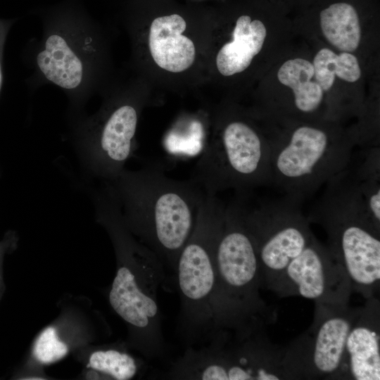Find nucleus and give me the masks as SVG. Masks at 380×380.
Segmentation results:
<instances>
[{
	"instance_id": "7ed1b4c3",
	"label": "nucleus",
	"mask_w": 380,
	"mask_h": 380,
	"mask_svg": "<svg viewBox=\"0 0 380 380\" xmlns=\"http://www.w3.org/2000/svg\"><path fill=\"white\" fill-rule=\"evenodd\" d=\"M308 220L323 227L327 247L343 266L352 291L375 297L380 281V225L369 216L351 163L329 180Z\"/></svg>"
},
{
	"instance_id": "f257e3e1",
	"label": "nucleus",
	"mask_w": 380,
	"mask_h": 380,
	"mask_svg": "<svg viewBox=\"0 0 380 380\" xmlns=\"http://www.w3.org/2000/svg\"><path fill=\"white\" fill-rule=\"evenodd\" d=\"M98 222L114 246L118 268L108 294L110 306L129 328V344L149 360H161L168 347L163 331L158 290L166 278L158 255L125 224L116 198L108 191L92 196Z\"/></svg>"
},
{
	"instance_id": "9b49d317",
	"label": "nucleus",
	"mask_w": 380,
	"mask_h": 380,
	"mask_svg": "<svg viewBox=\"0 0 380 380\" xmlns=\"http://www.w3.org/2000/svg\"><path fill=\"white\" fill-rule=\"evenodd\" d=\"M245 225L256 249L263 287L273 290L289 263L313 235L300 203L282 198L248 206L241 194L236 198Z\"/></svg>"
},
{
	"instance_id": "4468645a",
	"label": "nucleus",
	"mask_w": 380,
	"mask_h": 380,
	"mask_svg": "<svg viewBox=\"0 0 380 380\" xmlns=\"http://www.w3.org/2000/svg\"><path fill=\"white\" fill-rule=\"evenodd\" d=\"M379 302L367 299L347 337L338 379H380Z\"/></svg>"
},
{
	"instance_id": "6ab92c4d",
	"label": "nucleus",
	"mask_w": 380,
	"mask_h": 380,
	"mask_svg": "<svg viewBox=\"0 0 380 380\" xmlns=\"http://www.w3.org/2000/svg\"><path fill=\"white\" fill-rule=\"evenodd\" d=\"M360 158L351 164L355 170L366 209L373 221L380 225V149L377 145L361 149Z\"/></svg>"
},
{
	"instance_id": "423d86ee",
	"label": "nucleus",
	"mask_w": 380,
	"mask_h": 380,
	"mask_svg": "<svg viewBox=\"0 0 380 380\" xmlns=\"http://www.w3.org/2000/svg\"><path fill=\"white\" fill-rule=\"evenodd\" d=\"M225 205L206 195L191 236L177 260L175 276L180 298L177 333L186 347L203 344L213 331L215 256Z\"/></svg>"
},
{
	"instance_id": "dca6fc26",
	"label": "nucleus",
	"mask_w": 380,
	"mask_h": 380,
	"mask_svg": "<svg viewBox=\"0 0 380 380\" xmlns=\"http://www.w3.org/2000/svg\"><path fill=\"white\" fill-rule=\"evenodd\" d=\"M266 28L259 20L248 15L240 16L233 30V40L224 44L216 56V66L224 76H232L245 70L260 51Z\"/></svg>"
},
{
	"instance_id": "4be33fe9",
	"label": "nucleus",
	"mask_w": 380,
	"mask_h": 380,
	"mask_svg": "<svg viewBox=\"0 0 380 380\" xmlns=\"http://www.w3.org/2000/svg\"><path fill=\"white\" fill-rule=\"evenodd\" d=\"M68 352L67 345L61 341L53 327L46 328L37 337L33 353L37 361L51 364L63 358Z\"/></svg>"
},
{
	"instance_id": "f8f14e48",
	"label": "nucleus",
	"mask_w": 380,
	"mask_h": 380,
	"mask_svg": "<svg viewBox=\"0 0 380 380\" xmlns=\"http://www.w3.org/2000/svg\"><path fill=\"white\" fill-rule=\"evenodd\" d=\"M315 320L305 334L285 348L292 379L338 377L348 334L361 308L315 303Z\"/></svg>"
},
{
	"instance_id": "f03ea898",
	"label": "nucleus",
	"mask_w": 380,
	"mask_h": 380,
	"mask_svg": "<svg viewBox=\"0 0 380 380\" xmlns=\"http://www.w3.org/2000/svg\"><path fill=\"white\" fill-rule=\"evenodd\" d=\"M106 183L130 232L175 274L179 255L194 229L206 194L193 179L167 177L160 165L124 169Z\"/></svg>"
},
{
	"instance_id": "412c9836",
	"label": "nucleus",
	"mask_w": 380,
	"mask_h": 380,
	"mask_svg": "<svg viewBox=\"0 0 380 380\" xmlns=\"http://www.w3.org/2000/svg\"><path fill=\"white\" fill-rule=\"evenodd\" d=\"M146 363L118 348L94 351L89 358V367L113 379L129 380L138 375Z\"/></svg>"
},
{
	"instance_id": "9d476101",
	"label": "nucleus",
	"mask_w": 380,
	"mask_h": 380,
	"mask_svg": "<svg viewBox=\"0 0 380 380\" xmlns=\"http://www.w3.org/2000/svg\"><path fill=\"white\" fill-rule=\"evenodd\" d=\"M129 97L107 100L91 115L71 119V139L86 175L103 182L115 180L137 148L140 107Z\"/></svg>"
},
{
	"instance_id": "f3484780",
	"label": "nucleus",
	"mask_w": 380,
	"mask_h": 380,
	"mask_svg": "<svg viewBox=\"0 0 380 380\" xmlns=\"http://www.w3.org/2000/svg\"><path fill=\"white\" fill-rule=\"evenodd\" d=\"M313 77L312 64L303 58L286 61L277 72L279 81L292 89L295 108L304 114L315 113L323 99L324 91L316 81L311 80Z\"/></svg>"
},
{
	"instance_id": "ddd939ff",
	"label": "nucleus",
	"mask_w": 380,
	"mask_h": 380,
	"mask_svg": "<svg viewBox=\"0 0 380 380\" xmlns=\"http://www.w3.org/2000/svg\"><path fill=\"white\" fill-rule=\"evenodd\" d=\"M272 291L281 297L300 296L315 303L348 305L352 288L343 266L313 234Z\"/></svg>"
},
{
	"instance_id": "2eb2a0df",
	"label": "nucleus",
	"mask_w": 380,
	"mask_h": 380,
	"mask_svg": "<svg viewBox=\"0 0 380 380\" xmlns=\"http://www.w3.org/2000/svg\"><path fill=\"white\" fill-rule=\"evenodd\" d=\"M186 27L178 14L160 16L151 24L148 49L156 64L170 72L189 69L196 58V48L191 39L182 33Z\"/></svg>"
},
{
	"instance_id": "20e7f679",
	"label": "nucleus",
	"mask_w": 380,
	"mask_h": 380,
	"mask_svg": "<svg viewBox=\"0 0 380 380\" xmlns=\"http://www.w3.org/2000/svg\"><path fill=\"white\" fill-rule=\"evenodd\" d=\"M30 87L51 84L68 101V118L84 108L101 84L105 63L101 30L85 20L47 21L28 48Z\"/></svg>"
},
{
	"instance_id": "0eeeda50",
	"label": "nucleus",
	"mask_w": 380,
	"mask_h": 380,
	"mask_svg": "<svg viewBox=\"0 0 380 380\" xmlns=\"http://www.w3.org/2000/svg\"><path fill=\"white\" fill-rule=\"evenodd\" d=\"M285 348L272 345L264 329H219L199 346L186 347L161 377L179 380L290 379Z\"/></svg>"
},
{
	"instance_id": "39448f33",
	"label": "nucleus",
	"mask_w": 380,
	"mask_h": 380,
	"mask_svg": "<svg viewBox=\"0 0 380 380\" xmlns=\"http://www.w3.org/2000/svg\"><path fill=\"white\" fill-rule=\"evenodd\" d=\"M215 270L213 333L265 328L271 313L260 295L263 287L260 263L236 198L225 205Z\"/></svg>"
},
{
	"instance_id": "aec40b11",
	"label": "nucleus",
	"mask_w": 380,
	"mask_h": 380,
	"mask_svg": "<svg viewBox=\"0 0 380 380\" xmlns=\"http://www.w3.org/2000/svg\"><path fill=\"white\" fill-rule=\"evenodd\" d=\"M312 65L315 81L323 91L331 88L335 76L346 82H354L361 75L357 58L349 52L337 55L329 49H322L315 56Z\"/></svg>"
},
{
	"instance_id": "6e6552de",
	"label": "nucleus",
	"mask_w": 380,
	"mask_h": 380,
	"mask_svg": "<svg viewBox=\"0 0 380 380\" xmlns=\"http://www.w3.org/2000/svg\"><path fill=\"white\" fill-rule=\"evenodd\" d=\"M271 185L301 203L349 165L354 141L320 127L302 125L269 140Z\"/></svg>"
},
{
	"instance_id": "1a4fd4ad",
	"label": "nucleus",
	"mask_w": 380,
	"mask_h": 380,
	"mask_svg": "<svg viewBox=\"0 0 380 380\" xmlns=\"http://www.w3.org/2000/svg\"><path fill=\"white\" fill-rule=\"evenodd\" d=\"M205 145L191 179L206 195L232 189L236 193L271 185L270 151L267 140L239 119L220 126Z\"/></svg>"
},
{
	"instance_id": "a211bd4d",
	"label": "nucleus",
	"mask_w": 380,
	"mask_h": 380,
	"mask_svg": "<svg viewBox=\"0 0 380 380\" xmlns=\"http://www.w3.org/2000/svg\"><path fill=\"white\" fill-rule=\"evenodd\" d=\"M323 34L334 47L343 52H353L360 42L361 28L355 8L347 3H335L320 13Z\"/></svg>"
},
{
	"instance_id": "5701e85b",
	"label": "nucleus",
	"mask_w": 380,
	"mask_h": 380,
	"mask_svg": "<svg viewBox=\"0 0 380 380\" xmlns=\"http://www.w3.org/2000/svg\"><path fill=\"white\" fill-rule=\"evenodd\" d=\"M1 81H2V75H1V65H0V88H1Z\"/></svg>"
}]
</instances>
